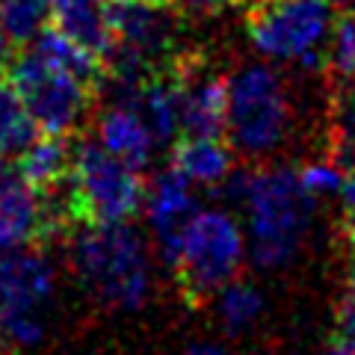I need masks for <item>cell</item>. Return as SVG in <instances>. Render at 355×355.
<instances>
[{"label":"cell","instance_id":"17","mask_svg":"<svg viewBox=\"0 0 355 355\" xmlns=\"http://www.w3.org/2000/svg\"><path fill=\"white\" fill-rule=\"evenodd\" d=\"M18 172L27 178L30 187L36 190H48V187H57L65 181L71 166V146L65 142V137L60 133H36V139L30 142L15 157Z\"/></svg>","mask_w":355,"mask_h":355},{"label":"cell","instance_id":"32","mask_svg":"<svg viewBox=\"0 0 355 355\" xmlns=\"http://www.w3.org/2000/svg\"><path fill=\"white\" fill-rule=\"evenodd\" d=\"M331 3H338V6H355V0H331Z\"/></svg>","mask_w":355,"mask_h":355},{"label":"cell","instance_id":"4","mask_svg":"<svg viewBox=\"0 0 355 355\" xmlns=\"http://www.w3.org/2000/svg\"><path fill=\"white\" fill-rule=\"evenodd\" d=\"M246 258V237L228 210L198 207L184 225L169 270L175 272L187 302H205L222 284L237 279Z\"/></svg>","mask_w":355,"mask_h":355},{"label":"cell","instance_id":"14","mask_svg":"<svg viewBox=\"0 0 355 355\" xmlns=\"http://www.w3.org/2000/svg\"><path fill=\"white\" fill-rule=\"evenodd\" d=\"M130 107L142 116V121L148 125L154 142L160 146H172L181 133L178 125V89H175V74L169 69V60L154 65L148 77L137 89Z\"/></svg>","mask_w":355,"mask_h":355},{"label":"cell","instance_id":"7","mask_svg":"<svg viewBox=\"0 0 355 355\" xmlns=\"http://www.w3.org/2000/svg\"><path fill=\"white\" fill-rule=\"evenodd\" d=\"M3 71H6V83L18 95L21 107L27 110V116L36 121L42 133H60V137L71 133L77 121L86 116L95 92L83 80L51 65L30 44L18 57H9Z\"/></svg>","mask_w":355,"mask_h":355},{"label":"cell","instance_id":"28","mask_svg":"<svg viewBox=\"0 0 355 355\" xmlns=\"http://www.w3.org/2000/svg\"><path fill=\"white\" fill-rule=\"evenodd\" d=\"M184 355H228V352L222 349L219 343H207V340H202V343H193V347H187Z\"/></svg>","mask_w":355,"mask_h":355},{"label":"cell","instance_id":"9","mask_svg":"<svg viewBox=\"0 0 355 355\" xmlns=\"http://www.w3.org/2000/svg\"><path fill=\"white\" fill-rule=\"evenodd\" d=\"M107 27L113 48L160 65L178 42V9L172 0H107Z\"/></svg>","mask_w":355,"mask_h":355},{"label":"cell","instance_id":"27","mask_svg":"<svg viewBox=\"0 0 355 355\" xmlns=\"http://www.w3.org/2000/svg\"><path fill=\"white\" fill-rule=\"evenodd\" d=\"M326 355H355V338L338 335L335 331V338H331V343L326 347Z\"/></svg>","mask_w":355,"mask_h":355},{"label":"cell","instance_id":"5","mask_svg":"<svg viewBox=\"0 0 355 355\" xmlns=\"http://www.w3.org/2000/svg\"><path fill=\"white\" fill-rule=\"evenodd\" d=\"M74 222H130L142 207L139 172L110 154L98 139H80L71 146V166L65 175Z\"/></svg>","mask_w":355,"mask_h":355},{"label":"cell","instance_id":"19","mask_svg":"<svg viewBox=\"0 0 355 355\" xmlns=\"http://www.w3.org/2000/svg\"><path fill=\"white\" fill-rule=\"evenodd\" d=\"M266 308L263 293L252 282L231 279L216 291V317L228 335H243L261 320Z\"/></svg>","mask_w":355,"mask_h":355},{"label":"cell","instance_id":"15","mask_svg":"<svg viewBox=\"0 0 355 355\" xmlns=\"http://www.w3.org/2000/svg\"><path fill=\"white\" fill-rule=\"evenodd\" d=\"M172 169L181 172L190 184L219 187L222 178L234 169V154L222 137H190L181 133L172 142Z\"/></svg>","mask_w":355,"mask_h":355},{"label":"cell","instance_id":"33","mask_svg":"<svg viewBox=\"0 0 355 355\" xmlns=\"http://www.w3.org/2000/svg\"><path fill=\"white\" fill-rule=\"evenodd\" d=\"M110 3H113V0H110Z\"/></svg>","mask_w":355,"mask_h":355},{"label":"cell","instance_id":"30","mask_svg":"<svg viewBox=\"0 0 355 355\" xmlns=\"http://www.w3.org/2000/svg\"><path fill=\"white\" fill-rule=\"evenodd\" d=\"M9 48H12V44L6 42L3 30H0V71H3V69H6V62H9Z\"/></svg>","mask_w":355,"mask_h":355},{"label":"cell","instance_id":"22","mask_svg":"<svg viewBox=\"0 0 355 355\" xmlns=\"http://www.w3.org/2000/svg\"><path fill=\"white\" fill-rule=\"evenodd\" d=\"M326 65L340 80L355 74V15H343L335 21L326 44Z\"/></svg>","mask_w":355,"mask_h":355},{"label":"cell","instance_id":"21","mask_svg":"<svg viewBox=\"0 0 355 355\" xmlns=\"http://www.w3.org/2000/svg\"><path fill=\"white\" fill-rule=\"evenodd\" d=\"M36 121L27 116V110L21 107L18 95L6 80H0V157L15 160L33 139H36Z\"/></svg>","mask_w":355,"mask_h":355},{"label":"cell","instance_id":"24","mask_svg":"<svg viewBox=\"0 0 355 355\" xmlns=\"http://www.w3.org/2000/svg\"><path fill=\"white\" fill-rule=\"evenodd\" d=\"M335 326H338V335H349L355 338V266L349 272V282H347V291L338 299V308H335Z\"/></svg>","mask_w":355,"mask_h":355},{"label":"cell","instance_id":"11","mask_svg":"<svg viewBox=\"0 0 355 355\" xmlns=\"http://www.w3.org/2000/svg\"><path fill=\"white\" fill-rule=\"evenodd\" d=\"M142 210H146V219H148V228L154 234V243H157L160 258L166 266H169L175 258V249H178V240H181L184 225L198 210L193 184L169 166V169L157 172L146 184Z\"/></svg>","mask_w":355,"mask_h":355},{"label":"cell","instance_id":"8","mask_svg":"<svg viewBox=\"0 0 355 355\" xmlns=\"http://www.w3.org/2000/svg\"><path fill=\"white\" fill-rule=\"evenodd\" d=\"M53 296V266L42 252L0 254V320L9 347H33L44 338L42 308Z\"/></svg>","mask_w":355,"mask_h":355},{"label":"cell","instance_id":"20","mask_svg":"<svg viewBox=\"0 0 355 355\" xmlns=\"http://www.w3.org/2000/svg\"><path fill=\"white\" fill-rule=\"evenodd\" d=\"M53 0H0V30L9 44L27 48L51 24Z\"/></svg>","mask_w":355,"mask_h":355},{"label":"cell","instance_id":"25","mask_svg":"<svg viewBox=\"0 0 355 355\" xmlns=\"http://www.w3.org/2000/svg\"><path fill=\"white\" fill-rule=\"evenodd\" d=\"M175 9L181 12H193V15H219L225 9L237 6L240 0H172Z\"/></svg>","mask_w":355,"mask_h":355},{"label":"cell","instance_id":"13","mask_svg":"<svg viewBox=\"0 0 355 355\" xmlns=\"http://www.w3.org/2000/svg\"><path fill=\"white\" fill-rule=\"evenodd\" d=\"M98 142L116 154L119 160H125L137 172L148 169L154 160L157 142H154L148 125L133 107L125 104H110L101 116H98Z\"/></svg>","mask_w":355,"mask_h":355},{"label":"cell","instance_id":"12","mask_svg":"<svg viewBox=\"0 0 355 355\" xmlns=\"http://www.w3.org/2000/svg\"><path fill=\"white\" fill-rule=\"evenodd\" d=\"M39 190L27 184L15 160L0 157V254L39 240Z\"/></svg>","mask_w":355,"mask_h":355},{"label":"cell","instance_id":"10","mask_svg":"<svg viewBox=\"0 0 355 355\" xmlns=\"http://www.w3.org/2000/svg\"><path fill=\"white\" fill-rule=\"evenodd\" d=\"M178 89V125L190 137H222L225 133V80L210 69L202 53L169 57Z\"/></svg>","mask_w":355,"mask_h":355},{"label":"cell","instance_id":"1","mask_svg":"<svg viewBox=\"0 0 355 355\" xmlns=\"http://www.w3.org/2000/svg\"><path fill=\"white\" fill-rule=\"evenodd\" d=\"M71 270L86 296L110 311H137L151 293L148 246L130 222H83L71 237Z\"/></svg>","mask_w":355,"mask_h":355},{"label":"cell","instance_id":"29","mask_svg":"<svg viewBox=\"0 0 355 355\" xmlns=\"http://www.w3.org/2000/svg\"><path fill=\"white\" fill-rule=\"evenodd\" d=\"M343 237H347V243L355 252V216H347V222H343Z\"/></svg>","mask_w":355,"mask_h":355},{"label":"cell","instance_id":"26","mask_svg":"<svg viewBox=\"0 0 355 355\" xmlns=\"http://www.w3.org/2000/svg\"><path fill=\"white\" fill-rule=\"evenodd\" d=\"M340 205H343V214L347 216H355V175H347L343 178V187H340Z\"/></svg>","mask_w":355,"mask_h":355},{"label":"cell","instance_id":"6","mask_svg":"<svg viewBox=\"0 0 355 355\" xmlns=\"http://www.w3.org/2000/svg\"><path fill=\"white\" fill-rule=\"evenodd\" d=\"M335 27L331 0H254L246 12V33L254 51L270 60L326 65V44Z\"/></svg>","mask_w":355,"mask_h":355},{"label":"cell","instance_id":"3","mask_svg":"<svg viewBox=\"0 0 355 355\" xmlns=\"http://www.w3.org/2000/svg\"><path fill=\"white\" fill-rule=\"evenodd\" d=\"M291 121V95L275 69L249 62L225 80V133L231 148L246 157H266L284 142Z\"/></svg>","mask_w":355,"mask_h":355},{"label":"cell","instance_id":"31","mask_svg":"<svg viewBox=\"0 0 355 355\" xmlns=\"http://www.w3.org/2000/svg\"><path fill=\"white\" fill-rule=\"evenodd\" d=\"M340 92H343V95H349V98H355V74L347 77V80H340Z\"/></svg>","mask_w":355,"mask_h":355},{"label":"cell","instance_id":"18","mask_svg":"<svg viewBox=\"0 0 355 355\" xmlns=\"http://www.w3.org/2000/svg\"><path fill=\"white\" fill-rule=\"evenodd\" d=\"M30 48L36 53H42L51 65H57L60 71L83 80L86 86H92V89L101 86L104 62L98 60L92 51H86L83 44H77L74 39L65 36V33H60L57 27H44L39 36L30 42Z\"/></svg>","mask_w":355,"mask_h":355},{"label":"cell","instance_id":"2","mask_svg":"<svg viewBox=\"0 0 355 355\" xmlns=\"http://www.w3.org/2000/svg\"><path fill=\"white\" fill-rule=\"evenodd\" d=\"M246 252L258 270H284L302 252L305 234L314 219L317 198L311 196L296 169H252L246 202Z\"/></svg>","mask_w":355,"mask_h":355},{"label":"cell","instance_id":"16","mask_svg":"<svg viewBox=\"0 0 355 355\" xmlns=\"http://www.w3.org/2000/svg\"><path fill=\"white\" fill-rule=\"evenodd\" d=\"M51 21H57L60 33H65L77 44H83L86 51H92L101 62L113 48L104 0H53Z\"/></svg>","mask_w":355,"mask_h":355},{"label":"cell","instance_id":"23","mask_svg":"<svg viewBox=\"0 0 355 355\" xmlns=\"http://www.w3.org/2000/svg\"><path fill=\"white\" fill-rule=\"evenodd\" d=\"M299 181H302L305 190L314 196V198H323V196H338L340 187H343V178L347 172L340 169L335 160H314V163H305L302 169H296Z\"/></svg>","mask_w":355,"mask_h":355}]
</instances>
